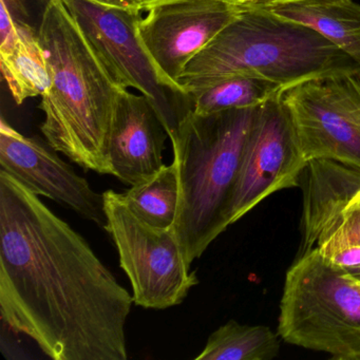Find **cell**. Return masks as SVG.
Masks as SVG:
<instances>
[{
    "mask_svg": "<svg viewBox=\"0 0 360 360\" xmlns=\"http://www.w3.org/2000/svg\"><path fill=\"white\" fill-rule=\"evenodd\" d=\"M132 295L89 243L0 169V313L54 360H126Z\"/></svg>",
    "mask_w": 360,
    "mask_h": 360,
    "instance_id": "1",
    "label": "cell"
},
{
    "mask_svg": "<svg viewBox=\"0 0 360 360\" xmlns=\"http://www.w3.org/2000/svg\"><path fill=\"white\" fill-rule=\"evenodd\" d=\"M37 33L50 75L39 106L48 145L81 167L110 174L109 142L127 89L111 77L63 0H48Z\"/></svg>",
    "mask_w": 360,
    "mask_h": 360,
    "instance_id": "2",
    "label": "cell"
},
{
    "mask_svg": "<svg viewBox=\"0 0 360 360\" xmlns=\"http://www.w3.org/2000/svg\"><path fill=\"white\" fill-rule=\"evenodd\" d=\"M359 70L358 63L316 31L248 6L187 64L178 84L185 96L235 77L267 79L288 91Z\"/></svg>",
    "mask_w": 360,
    "mask_h": 360,
    "instance_id": "3",
    "label": "cell"
},
{
    "mask_svg": "<svg viewBox=\"0 0 360 360\" xmlns=\"http://www.w3.org/2000/svg\"><path fill=\"white\" fill-rule=\"evenodd\" d=\"M258 108L200 115L188 107L170 138L180 188L174 229L189 264L229 226L244 146Z\"/></svg>",
    "mask_w": 360,
    "mask_h": 360,
    "instance_id": "4",
    "label": "cell"
},
{
    "mask_svg": "<svg viewBox=\"0 0 360 360\" xmlns=\"http://www.w3.org/2000/svg\"><path fill=\"white\" fill-rule=\"evenodd\" d=\"M278 335L288 345L360 360V280L317 248L286 273Z\"/></svg>",
    "mask_w": 360,
    "mask_h": 360,
    "instance_id": "5",
    "label": "cell"
},
{
    "mask_svg": "<svg viewBox=\"0 0 360 360\" xmlns=\"http://www.w3.org/2000/svg\"><path fill=\"white\" fill-rule=\"evenodd\" d=\"M107 224L120 263L132 288L134 302L145 309H166L181 304L199 283L191 271L174 226L157 229L134 214L123 193H104Z\"/></svg>",
    "mask_w": 360,
    "mask_h": 360,
    "instance_id": "6",
    "label": "cell"
},
{
    "mask_svg": "<svg viewBox=\"0 0 360 360\" xmlns=\"http://www.w3.org/2000/svg\"><path fill=\"white\" fill-rule=\"evenodd\" d=\"M111 77L126 89L153 102L169 139L180 121L184 100L170 98L145 50L138 27L142 11L108 7L92 0H63Z\"/></svg>",
    "mask_w": 360,
    "mask_h": 360,
    "instance_id": "7",
    "label": "cell"
},
{
    "mask_svg": "<svg viewBox=\"0 0 360 360\" xmlns=\"http://www.w3.org/2000/svg\"><path fill=\"white\" fill-rule=\"evenodd\" d=\"M283 102L307 161L330 160L360 172V70L297 86Z\"/></svg>",
    "mask_w": 360,
    "mask_h": 360,
    "instance_id": "8",
    "label": "cell"
},
{
    "mask_svg": "<svg viewBox=\"0 0 360 360\" xmlns=\"http://www.w3.org/2000/svg\"><path fill=\"white\" fill-rule=\"evenodd\" d=\"M307 163L283 98L259 107L244 146L229 225L273 193L299 186Z\"/></svg>",
    "mask_w": 360,
    "mask_h": 360,
    "instance_id": "9",
    "label": "cell"
},
{
    "mask_svg": "<svg viewBox=\"0 0 360 360\" xmlns=\"http://www.w3.org/2000/svg\"><path fill=\"white\" fill-rule=\"evenodd\" d=\"M243 11L221 0H174L147 9L139 37L165 87L184 96L178 79L185 67Z\"/></svg>",
    "mask_w": 360,
    "mask_h": 360,
    "instance_id": "10",
    "label": "cell"
},
{
    "mask_svg": "<svg viewBox=\"0 0 360 360\" xmlns=\"http://www.w3.org/2000/svg\"><path fill=\"white\" fill-rule=\"evenodd\" d=\"M58 151L37 139L27 138L1 121L0 167L37 195L75 210L82 218L105 229L104 195L60 159Z\"/></svg>",
    "mask_w": 360,
    "mask_h": 360,
    "instance_id": "11",
    "label": "cell"
},
{
    "mask_svg": "<svg viewBox=\"0 0 360 360\" xmlns=\"http://www.w3.org/2000/svg\"><path fill=\"white\" fill-rule=\"evenodd\" d=\"M167 136L153 102L143 94L125 90L109 142L111 176L130 186L155 176L164 166Z\"/></svg>",
    "mask_w": 360,
    "mask_h": 360,
    "instance_id": "12",
    "label": "cell"
},
{
    "mask_svg": "<svg viewBox=\"0 0 360 360\" xmlns=\"http://www.w3.org/2000/svg\"><path fill=\"white\" fill-rule=\"evenodd\" d=\"M303 174L302 238L297 257L316 248L322 231L360 191L359 170L330 160H311Z\"/></svg>",
    "mask_w": 360,
    "mask_h": 360,
    "instance_id": "13",
    "label": "cell"
},
{
    "mask_svg": "<svg viewBox=\"0 0 360 360\" xmlns=\"http://www.w3.org/2000/svg\"><path fill=\"white\" fill-rule=\"evenodd\" d=\"M258 9L316 31L360 65V4L354 0H298Z\"/></svg>",
    "mask_w": 360,
    "mask_h": 360,
    "instance_id": "14",
    "label": "cell"
},
{
    "mask_svg": "<svg viewBox=\"0 0 360 360\" xmlns=\"http://www.w3.org/2000/svg\"><path fill=\"white\" fill-rule=\"evenodd\" d=\"M0 66L16 104L43 96L49 87L47 56L28 22L15 20L13 32L0 39Z\"/></svg>",
    "mask_w": 360,
    "mask_h": 360,
    "instance_id": "15",
    "label": "cell"
},
{
    "mask_svg": "<svg viewBox=\"0 0 360 360\" xmlns=\"http://www.w3.org/2000/svg\"><path fill=\"white\" fill-rule=\"evenodd\" d=\"M279 335L269 326H248L236 320L214 330L197 360H271L280 352Z\"/></svg>",
    "mask_w": 360,
    "mask_h": 360,
    "instance_id": "16",
    "label": "cell"
},
{
    "mask_svg": "<svg viewBox=\"0 0 360 360\" xmlns=\"http://www.w3.org/2000/svg\"><path fill=\"white\" fill-rule=\"evenodd\" d=\"M285 92L283 87L267 79L235 77L187 98L193 113L205 115L231 109L256 108L283 98Z\"/></svg>",
    "mask_w": 360,
    "mask_h": 360,
    "instance_id": "17",
    "label": "cell"
},
{
    "mask_svg": "<svg viewBox=\"0 0 360 360\" xmlns=\"http://www.w3.org/2000/svg\"><path fill=\"white\" fill-rule=\"evenodd\" d=\"M123 198L130 210L151 226H174L180 199L176 166L174 163L164 165L148 180L130 187Z\"/></svg>",
    "mask_w": 360,
    "mask_h": 360,
    "instance_id": "18",
    "label": "cell"
},
{
    "mask_svg": "<svg viewBox=\"0 0 360 360\" xmlns=\"http://www.w3.org/2000/svg\"><path fill=\"white\" fill-rule=\"evenodd\" d=\"M360 245V191L349 200L337 220L322 231L316 248L323 256L345 245Z\"/></svg>",
    "mask_w": 360,
    "mask_h": 360,
    "instance_id": "19",
    "label": "cell"
},
{
    "mask_svg": "<svg viewBox=\"0 0 360 360\" xmlns=\"http://www.w3.org/2000/svg\"><path fill=\"white\" fill-rule=\"evenodd\" d=\"M324 257L338 266L349 271L360 266V245L351 244V245L342 246Z\"/></svg>",
    "mask_w": 360,
    "mask_h": 360,
    "instance_id": "20",
    "label": "cell"
},
{
    "mask_svg": "<svg viewBox=\"0 0 360 360\" xmlns=\"http://www.w3.org/2000/svg\"><path fill=\"white\" fill-rule=\"evenodd\" d=\"M5 4L6 7L9 10L14 20L20 22H27L29 18V0H1Z\"/></svg>",
    "mask_w": 360,
    "mask_h": 360,
    "instance_id": "21",
    "label": "cell"
},
{
    "mask_svg": "<svg viewBox=\"0 0 360 360\" xmlns=\"http://www.w3.org/2000/svg\"><path fill=\"white\" fill-rule=\"evenodd\" d=\"M92 1H96L101 5L108 6V7L145 12L141 0H92Z\"/></svg>",
    "mask_w": 360,
    "mask_h": 360,
    "instance_id": "22",
    "label": "cell"
},
{
    "mask_svg": "<svg viewBox=\"0 0 360 360\" xmlns=\"http://www.w3.org/2000/svg\"><path fill=\"white\" fill-rule=\"evenodd\" d=\"M298 0H254L250 7L269 8L273 6L284 5V4L295 3Z\"/></svg>",
    "mask_w": 360,
    "mask_h": 360,
    "instance_id": "23",
    "label": "cell"
},
{
    "mask_svg": "<svg viewBox=\"0 0 360 360\" xmlns=\"http://www.w3.org/2000/svg\"><path fill=\"white\" fill-rule=\"evenodd\" d=\"M142 1L143 9L146 12L147 9L150 7H153L155 5H160V4L168 3V1H174V0H141Z\"/></svg>",
    "mask_w": 360,
    "mask_h": 360,
    "instance_id": "24",
    "label": "cell"
},
{
    "mask_svg": "<svg viewBox=\"0 0 360 360\" xmlns=\"http://www.w3.org/2000/svg\"><path fill=\"white\" fill-rule=\"evenodd\" d=\"M221 1L229 4V5L237 6V7H248L254 0H221Z\"/></svg>",
    "mask_w": 360,
    "mask_h": 360,
    "instance_id": "25",
    "label": "cell"
},
{
    "mask_svg": "<svg viewBox=\"0 0 360 360\" xmlns=\"http://www.w3.org/2000/svg\"><path fill=\"white\" fill-rule=\"evenodd\" d=\"M349 273L353 274L354 276H355L356 278H358V279L360 280V266L355 267V269H349Z\"/></svg>",
    "mask_w": 360,
    "mask_h": 360,
    "instance_id": "26",
    "label": "cell"
}]
</instances>
